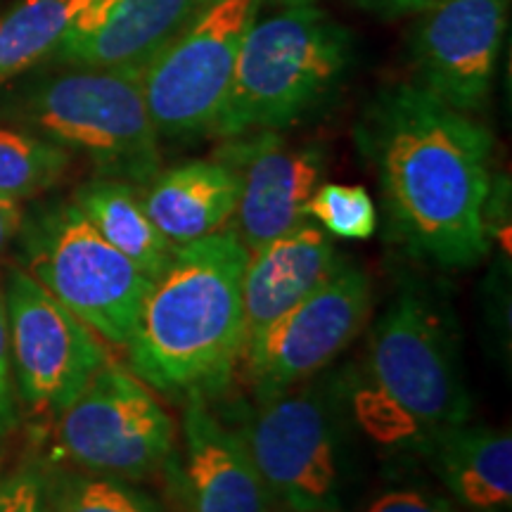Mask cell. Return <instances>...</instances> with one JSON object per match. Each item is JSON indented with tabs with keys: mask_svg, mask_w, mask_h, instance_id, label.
I'll return each mask as SVG.
<instances>
[{
	"mask_svg": "<svg viewBox=\"0 0 512 512\" xmlns=\"http://www.w3.org/2000/svg\"><path fill=\"white\" fill-rule=\"evenodd\" d=\"M0 512H48V494L36 467H22L0 482Z\"/></svg>",
	"mask_w": 512,
	"mask_h": 512,
	"instance_id": "cb8c5ba5",
	"label": "cell"
},
{
	"mask_svg": "<svg viewBox=\"0 0 512 512\" xmlns=\"http://www.w3.org/2000/svg\"><path fill=\"white\" fill-rule=\"evenodd\" d=\"M72 155L22 128L0 126V195L24 200L53 188L67 174Z\"/></svg>",
	"mask_w": 512,
	"mask_h": 512,
	"instance_id": "44dd1931",
	"label": "cell"
},
{
	"mask_svg": "<svg viewBox=\"0 0 512 512\" xmlns=\"http://www.w3.org/2000/svg\"><path fill=\"white\" fill-rule=\"evenodd\" d=\"M219 152L240 174L230 233L249 252L309 221V200L323 181L328 152L320 143H285L278 131L228 138Z\"/></svg>",
	"mask_w": 512,
	"mask_h": 512,
	"instance_id": "4fadbf2b",
	"label": "cell"
},
{
	"mask_svg": "<svg viewBox=\"0 0 512 512\" xmlns=\"http://www.w3.org/2000/svg\"><path fill=\"white\" fill-rule=\"evenodd\" d=\"M354 64V34L316 3L256 17L211 136L283 131L328 105Z\"/></svg>",
	"mask_w": 512,
	"mask_h": 512,
	"instance_id": "277c9868",
	"label": "cell"
},
{
	"mask_svg": "<svg viewBox=\"0 0 512 512\" xmlns=\"http://www.w3.org/2000/svg\"><path fill=\"white\" fill-rule=\"evenodd\" d=\"M387 238L422 266L472 268L491 252L494 136L415 81L382 86L354 126Z\"/></svg>",
	"mask_w": 512,
	"mask_h": 512,
	"instance_id": "6da1fadb",
	"label": "cell"
},
{
	"mask_svg": "<svg viewBox=\"0 0 512 512\" xmlns=\"http://www.w3.org/2000/svg\"><path fill=\"white\" fill-rule=\"evenodd\" d=\"M117 0H19L0 17V83L46 62L69 38L91 34Z\"/></svg>",
	"mask_w": 512,
	"mask_h": 512,
	"instance_id": "d6986e66",
	"label": "cell"
},
{
	"mask_svg": "<svg viewBox=\"0 0 512 512\" xmlns=\"http://www.w3.org/2000/svg\"><path fill=\"white\" fill-rule=\"evenodd\" d=\"M264 5L266 0H209L140 72L145 107L159 140L214 133L242 41Z\"/></svg>",
	"mask_w": 512,
	"mask_h": 512,
	"instance_id": "ba28073f",
	"label": "cell"
},
{
	"mask_svg": "<svg viewBox=\"0 0 512 512\" xmlns=\"http://www.w3.org/2000/svg\"><path fill=\"white\" fill-rule=\"evenodd\" d=\"M361 8L373 10L377 15L384 17H399V15H413V12H422L437 0H356Z\"/></svg>",
	"mask_w": 512,
	"mask_h": 512,
	"instance_id": "4316f807",
	"label": "cell"
},
{
	"mask_svg": "<svg viewBox=\"0 0 512 512\" xmlns=\"http://www.w3.org/2000/svg\"><path fill=\"white\" fill-rule=\"evenodd\" d=\"M3 304L19 396L60 415L107 363L98 337L24 268L8 273Z\"/></svg>",
	"mask_w": 512,
	"mask_h": 512,
	"instance_id": "8fae6325",
	"label": "cell"
},
{
	"mask_svg": "<svg viewBox=\"0 0 512 512\" xmlns=\"http://www.w3.org/2000/svg\"><path fill=\"white\" fill-rule=\"evenodd\" d=\"M366 512H458V508L446 498L427 494V491L396 489L370 503Z\"/></svg>",
	"mask_w": 512,
	"mask_h": 512,
	"instance_id": "484cf974",
	"label": "cell"
},
{
	"mask_svg": "<svg viewBox=\"0 0 512 512\" xmlns=\"http://www.w3.org/2000/svg\"><path fill=\"white\" fill-rule=\"evenodd\" d=\"M143 207L174 247L219 233L233 219L240 174L223 159H192L159 171L145 185Z\"/></svg>",
	"mask_w": 512,
	"mask_h": 512,
	"instance_id": "e0dca14e",
	"label": "cell"
},
{
	"mask_svg": "<svg viewBox=\"0 0 512 512\" xmlns=\"http://www.w3.org/2000/svg\"><path fill=\"white\" fill-rule=\"evenodd\" d=\"M24 223V211L17 200L3 197L0 200V252L17 238Z\"/></svg>",
	"mask_w": 512,
	"mask_h": 512,
	"instance_id": "83f0119b",
	"label": "cell"
},
{
	"mask_svg": "<svg viewBox=\"0 0 512 512\" xmlns=\"http://www.w3.org/2000/svg\"><path fill=\"white\" fill-rule=\"evenodd\" d=\"M266 3H278L280 8H287V5H302V3H313V0H266Z\"/></svg>",
	"mask_w": 512,
	"mask_h": 512,
	"instance_id": "f1b7e54d",
	"label": "cell"
},
{
	"mask_svg": "<svg viewBox=\"0 0 512 512\" xmlns=\"http://www.w3.org/2000/svg\"><path fill=\"white\" fill-rule=\"evenodd\" d=\"M275 512H299V510H285V508L278 510V508H275Z\"/></svg>",
	"mask_w": 512,
	"mask_h": 512,
	"instance_id": "4dcf8cb0",
	"label": "cell"
},
{
	"mask_svg": "<svg viewBox=\"0 0 512 512\" xmlns=\"http://www.w3.org/2000/svg\"><path fill=\"white\" fill-rule=\"evenodd\" d=\"M3 472H5V456L0 453V482H3Z\"/></svg>",
	"mask_w": 512,
	"mask_h": 512,
	"instance_id": "f546056e",
	"label": "cell"
},
{
	"mask_svg": "<svg viewBox=\"0 0 512 512\" xmlns=\"http://www.w3.org/2000/svg\"><path fill=\"white\" fill-rule=\"evenodd\" d=\"M57 441L83 470L143 479L171 460L176 430L140 377L105 363L60 413Z\"/></svg>",
	"mask_w": 512,
	"mask_h": 512,
	"instance_id": "9c48e42d",
	"label": "cell"
},
{
	"mask_svg": "<svg viewBox=\"0 0 512 512\" xmlns=\"http://www.w3.org/2000/svg\"><path fill=\"white\" fill-rule=\"evenodd\" d=\"M209 0H117L91 34L69 38L48 57L55 67L140 74L200 15Z\"/></svg>",
	"mask_w": 512,
	"mask_h": 512,
	"instance_id": "2e32d148",
	"label": "cell"
},
{
	"mask_svg": "<svg viewBox=\"0 0 512 512\" xmlns=\"http://www.w3.org/2000/svg\"><path fill=\"white\" fill-rule=\"evenodd\" d=\"M48 512H164L155 498L126 479L107 475L67 477L55 489Z\"/></svg>",
	"mask_w": 512,
	"mask_h": 512,
	"instance_id": "7402d4cb",
	"label": "cell"
},
{
	"mask_svg": "<svg viewBox=\"0 0 512 512\" xmlns=\"http://www.w3.org/2000/svg\"><path fill=\"white\" fill-rule=\"evenodd\" d=\"M183 411L181 491L188 512H275L271 491L249 453L245 434L188 396Z\"/></svg>",
	"mask_w": 512,
	"mask_h": 512,
	"instance_id": "5bb4252c",
	"label": "cell"
},
{
	"mask_svg": "<svg viewBox=\"0 0 512 512\" xmlns=\"http://www.w3.org/2000/svg\"><path fill=\"white\" fill-rule=\"evenodd\" d=\"M74 204L110 245L155 280L169 266L174 245L159 233L136 185L95 178L74 192Z\"/></svg>",
	"mask_w": 512,
	"mask_h": 512,
	"instance_id": "ffe728a7",
	"label": "cell"
},
{
	"mask_svg": "<svg viewBox=\"0 0 512 512\" xmlns=\"http://www.w3.org/2000/svg\"><path fill=\"white\" fill-rule=\"evenodd\" d=\"M0 200H3V195H0Z\"/></svg>",
	"mask_w": 512,
	"mask_h": 512,
	"instance_id": "1f68e13d",
	"label": "cell"
},
{
	"mask_svg": "<svg viewBox=\"0 0 512 512\" xmlns=\"http://www.w3.org/2000/svg\"><path fill=\"white\" fill-rule=\"evenodd\" d=\"M19 233L31 278L95 335L126 347L152 280L102 238L74 202L41 209Z\"/></svg>",
	"mask_w": 512,
	"mask_h": 512,
	"instance_id": "52a82bcc",
	"label": "cell"
},
{
	"mask_svg": "<svg viewBox=\"0 0 512 512\" xmlns=\"http://www.w3.org/2000/svg\"><path fill=\"white\" fill-rule=\"evenodd\" d=\"M342 259L330 235L311 219L249 252L242 275V354L268 325L330 278Z\"/></svg>",
	"mask_w": 512,
	"mask_h": 512,
	"instance_id": "9a60e30c",
	"label": "cell"
},
{
	"mask_svg": "<svg viewBox=\"0 0 512 512\" xmlns=\"http://www.w3.org/2000/svg\"><path fill=\"white\" fill-rule=\"evenodd\" d=\"M8 112L24 131L91 159L102 178L143 190L162 171L159 136L136 72L64 67L24 83Z\"/></svg>",
	"mask_w": 512,
	"mask_h": 512,
	"instance_id": "5b68a950",
	"label": "cell"
},
{
	"mask_svg": "<svg viewBox=\"0 0 512 512\" xmlns=\"http://www.w3.org/2000/svg\"><path fill=\"white\" fill-rule=\"evenodd\" d=\"M247 249L230 230L174 249L152 280L128 339L133 375L169 396H211L245 347Z\"/></svg>",
	"mask_w": 512,
	"mask_h": 512,
	"instance_id": "3957f363",
	"label": "cell"
},
{
	"mask_svg": "<svg viewBox=\"0 0 512 512\" xmlns=\"http://www.w3.org/2000/svg\"><path fill=\"white\" fill-rule=\"evenodd\" d=\"M510 0H437L411 36L415 83L453 110L484 112L501 62Z\"/></svg>",
	"mask_w": 512,
	"mask_h": 512,
	"instance_id": "7c38bea8",
	"label": "cell"
},
{
	"mask_svg": "<svg viewBox=\"0 0 512 512\" xmlns=\"http://www.w3.org/2000/svg\"><path fill=\"white\" fill-rule=\"evenodd\" d=\"M351 418L389 451L422 453L472 418L458 318L439 280L406 273L370 328L366 356L344 370Z\"/></svg>",
	"mask_w": 512,
	"mask_h": 512,
	"instance_id": "7a4b0ae2",
	"label": "cell"
},
{
	"mask_svg": "<svg viewBox=\"0 0 512 512\" xmlns=\"http://www.w3.org/2000/svg\"><path fill=\"white\" fill-rule=\"evenodd\" d=\"M356 422L344 370H323L256 403L242 427L275 508L339 512L351 479Z\"/></svg>",
	"mask_w": 512,
	"mask_h": 512,
	"instance_id": "8992f818",
	"label": "cell"
},
{
	"mask_svg": "<svg viewBox=\"0 0 512 512\" xmlns=\"http://www.w3.org/2000/svg\"><path fill=\"white\" fill-rule=\"evenodd\" d=\"M373 306V280L342 259L330 278L266 328L245 349L254 401H268L328 370L354 342Z\"/></svg>",
	"mask_w": 512,
	"mask_h": 512,
	"instance_id": "30bf717a",
	"label": "cell"
},
{
	"mask_svg": "<svg viewBox=\"0 0 512 512\" xmlns=\"http://www.w3.org/2000/svg\"><path fill=\"white\" fill-rule=\"evenodd\" d=\"M467 512H512V437L501 427H451L420 453Z\"/></svg>",
	"mask_w": 512,
	"mask_h": 512,
	"instance_id": "ac0fdd59",
	"label": "cell"
},
{
	"mask_svg": "<svg viewBox=\"0 0 512 512\" xmlns=\"http://www.w3.org/2000/svg\"><path fill=\"white\" fill-rule=\"evenodd\" d=\"M17 422L15 403V380H12V356L5 304L0 297V437H5Z\"/></svg>",
	"mask_w": 512,
	"mask_h": 512,
	"instance_id": "d4e9b609",
	"label": "cell"
},
{
	"mask_svg": "<svg viewBox=\"0 0 512 512\" xmlns=\"http://www.w3.org/2000/svg\"><path fill=\"white\" fill-rule=\"evenodd\" d=\"M306 211L332 238L368 240L377 230L375 202L363 185L320 183Z\"/></svg>",
	"mask_w": 512,
	"mask_h": 512,
	"instance_id": "603a6c76",
	"label": "cell"
}]
</instances>
